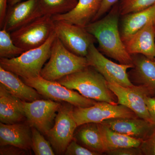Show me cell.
<instances>
[{"label":"cell","mask_w":155,"mask_h":155,"mask_svg":"<svg viewBox=\"0 0 155 155\" xmlns=\"http://www.w3.org/2000/svg\"><path fill=\"white\" fill-rule=\"evenodd\" d=\"M25 50L17 46L14 43L11 35V32L5 28L0 31V58H11L17 57Z\"/></svg>","instance_id":"d4e9b609"},{"label":"cell","mask_w":155,"mask_h":155,"mask_svg":"<svg viewBox=\"0 0 155 155\" xmlns=\"http://www.w3.org/2000/svg\"><path fill=\"white\" fill-rule=\"evenodd\" d=\"M78 0H38L39 7L44 15L65 14L75 7Z\"/></svg>","instance_id":"cb8c5ba5"},{"label":"cell","mask_w":155,"mask_h":155,"mask_svg":"<svg viewBox=\"0 0 155 155\" xmlns=\"http://www.w3.org/2000/svg\"><path fill=\"white\" fill-rule=\"evenodd\" d=\"M154 20H155V4L143 11L124 15L120 31L124 43L147 23Z\"/></svg>","instance_id":"44dd1931"},{"label":"cell","mask_w":155,"mask_h":155,"mask_svg":"<svg viewBox=\"0 0 155 155\" xmlns=\"http://www.w3.org/2000/svg\"><path fill=\"white\" fill-rule=\"evenodd\" d=\"M89 66L86 57L71 52L56 36L49 59L41 69L40 76L46 80L57 81Z\"/></svg>","instance_id":"277c9868"},{"label":"cell","mask_w":155,"mask_h":155,"mask_svg":"<svg viewBox=\"0 0 155 155\" xmlns=\"http://www.w3.org/2000/svg\"><path fill=\"white\" fill-rule=\"evenodd\" d=\"M105 153L109 155H143L139 147L121 148L108 151Z\"/></svg>","instance_id":"f546056e"},{"label":"cell","mask_w":155,"mask_h":155,"mask_svg":"<svg viewBox=\"0 0 155 155\" xmlns=\"http://www.w3.org/2000/svg\"><path fill=\"white\" fill-rule=\"evenodd\" d=\"M31 149L36 155H53L55 153L48 140L36 128L31 127Z\"/></svg>","instance_id":"484cf974"},{"label":"cell","mask_w":155,"mask_h":155,"mask_svg":"<svg viewBox=\"0 0 155 155\" xmlns=\"http://www.w3.org/2000/svg\"><path fill=\"white\" fill-rule=\"evenodd\" d=\"M0 82L11 94L24 101L41 99V95L32 87L26 84L13 72L0 67Z\"/></svg>","instance_id":"ffe728a7"},{"label":"cell","mask_w":155,"mask_h":155,"mask_svg":"<svg viewBox=\"0 0 155 155\" xmlns=\"http://www.w3.org/2000/svg\"><path fill=\"white\" fill-rule=\"evenodd\" d=\"M80 126L75 138L80 144L100 155L104 153L102 140L97 124L86 123Z\"/></svg>","instance_id":"603a6c76"},{"label":"cell","mask_w":155,"mask_h":155,"mask_svg":"<svg viewBox=\"0 0 155 155\" xmlns=\"http://www.w3.org/2000/svg\"><path fill=\"white\" fill-rule=\"evenodd\" d=\"M119 8H114L105 17L91 22L85 28L98 43L101 52L119 64H133L119 31Z\"/></svg>","instance_id":"6da1fadb"},{"label":"cell","mask_w":155,"mask_h":155,"mask_svg":"<svg viewBox=\"0 0 155 155\" xmlns=\"http://www.w3.org/2000/svg\"><path fill=\"white\" fill-rule=\"evenodd\" d=\"M131 55L141 54L155 59V20L151 21L124 42Z\"/></svg>","instance_id":"2e32d148"},{"label":"cell","mask_w":155,"mask_h":155,"mask_svg":"<svg viewBox=\"0 0 155 155\" xmlns=\"http://www.w3.org/2000/svg\"><path fill=\"white\" fill-rule=\"evenodd\" d=\"M25 0H9L8 5L12 6L17 3L22 2Z\"/></svg>","instance_id":"e575fe53"},{"label":"cell","mask_w":155,"mask_h":155,"mask_svg":"<svg viewBox=\"0 0 155 155\" xmlns=\"http://www.w3.org/2000/svg\"><path fill=\"white\" fill-rule=\"evenodd\" d=\"M25 150L14 146L7 145L1 146L0 155H20L26 154Z\"/></svg>","instance_id":"4dcf8cb0"},{"label":"cell","mask_w":155,"mask_h":155,"mask_svg":"<svg viewBox=\"0 0 155 155\" xmlns=\"http://www.w3.org/2000/svg\"><path fill=\"white\" fill-rule=\"evenodd\" d=\"M31 127L21 123H0V146L10 145L28 151L31 149Z\"/></svg>","instance_id":"ac0fdd59"},{"label":"cell","mask_w":155,"mask_h":155,"mask_svg":"<svg viewBox=\"0 0 155 155\" xmlns=\"http://www.w3.org/2000/svg\"><path fill=\"white\" fill-rule=\"evenodd\" d=\"M155 4V0H122L119 8L121 15L144 10Z\"/></svg>","instance_id":"4316f807"},{"label":"cell","mask_w":155,"mask_h":155,"mask_svg":"<svg viewBox=\"0 0 155 155\" xmlns=\"http://www.w3.org/2000/svg\"><path fill=\"white\" fill-rule=\"evenodd\" d=\"M104 146V153L111 150L128 147H139L142 141L112 130L102 123H97Z\"/></svg>","instance_id":"7402d4cb"},{"label":"cell","mask_w":155,"mask_h":155,"mask_svg":"<svg viewBox=\"0 0 155 155\" xmlns=\"http://www.w3.org/2000/svg\"><path fill=\"white\" fill-rule=\"evenodd\" d=\"M101 123L114 131L142 141L151 134L155 127L151 122L139 117L114 118Z\"/></svg>","instance_id":"5bb4252c"},{"label":"cell","mask_w":155,"mask_h":155,"mask_svg":"<svg viewBox=\"0 0 155 155\" xmlns=\"http://www.w3.org/2000/svg\"><path fill=\"white\" fill-rule=\"evenodd\" d=\"M107 85L116 96L118 104L130 109L139 118L151 122L144 100L145 97L149 96L143 87L134 84L124 87L108 81Z\"/></svg>","instance_id":"7c38bea8"},{"label":"cell","mask_w":155,"mask_h":155,"mask_svg":"<svg viewBox=\"0 0 155 155\" xmlns=\"http://www.w3.org/2000/svg\"><path fill=\"white\" fill-rule=\"evenodd\" d=\"M74 106L67 102L61 104L52 128L46 134L58 154H64L69 143L74 138L78 127L73 115Z\"/></svg>","instance_id":"52a82bcc"},{"label":"cell","mask_w":155,"mask_h":155,"mask_svg":"<svg viewBox=\"0 0 155 155\" xmlns=\"http://www.w3.org/2000/svg\"><path fill=\"white\" fill-rule=\"evenodd\" d=\"M67 88L76 91L84 97L97 101L117 104V98L108 87L107 81L90 66L57 81Z\"/></svg>","instance_id":"7a4b0ae2"},{"label":"cell","mask_w":155,"mask_h":155,"mask_svg":"<svg viewBox=\"0 0 155 155\" xmlns=\"http://www.w3.org/2000/svg\"><path fill=\"white\" fill-rule=\"evenodd\" d=\"M144 100L151 122L155 125V98L146 96L145 97Z\"/></svg>","instance_id":"d6a6232c"},{"label":"cell","mask_w":155,"mask_h":155,"mask_svg":"<svg viewBox=\"0 0 155 155\" xmlns=\"http://www.w3.org/2000/svg\"><path fill=\"white\" fill-rule=\"evenodd\" d=\"M102 2V0H78L71 11L52 17L54 21L62 20L85 27L92 22L101 8Z\"/></svg>","instance_id":"e0dca14e"},{"label":"cell","mask_w":155,"mask_h":155,"mask_svg":"<svg viewBox=\"0 0 155 155\" xmlns=\"http://www.w3.org/2000/svg\"><path fill=\"white\" fill-rule=\"evenodd\" d=\"M133 67L128 72L134 85L147 90L149 97L155 98V61L141 54L132 55Z\"/></svg>","instance_id":"9a60e30c"},{"label":"cell","mask_w":155,"mask_h":155,"mask_svg":"<svg viewBox=\"0 0 155 155\" xmlns=\"http://www.w3.org/2000/svg\"><path fill=\"white\" fill-rule=\"evenodd\" d=\"M56 36L54 31L41 46L25 51L15 58H1L0 67L22 78H35L40 76L41 69L49 59Z\"/></svg>","instance_id":"3957f363"},{"label":"cell","mask_w":155,"mask_h":155,"mask_svg":"<svg viewBox=\"0 0 155 155\" xmlns=\"http://www.w3.org/2000/svg\"><path fill=\"white\" fill-rule=\"evenodd\" d=\"M43 15L38 0L22 1L8 6L2 28L11 32Z\"/></svg>","instance_id":"4fadbf2b"},{"label":"cell","mask_w":155,"mask_h":155,"mask_svg":"<svg viewBox=\"0 0 155 155\" xmlns=\"http://www.w3.org/2000/svg\"><path fill=\"white\" fill-rule=\"evenodd\" d=\"M54 21V31L57 37L67 49L81 57H86L90 47L96 40L85 27L66 21Z\"/></svg>","instance_id":"30bf717a"},{"label":"cell","mask_w":155,"mask_h":155,"mask_svg":"<svg viewBox=\"0 0 155 155\" xmlns=\"http://www.w3.org/2000/svg\"><path fill=\"white\" fill-rule=\"evenodd\" d=\"M9 0H0V27L2 28L8 6Z\"/></svg>","instance_id":"836d02e7"},{"label":"cell","mask_w":155,"mask_h":155,"mask_svg":"<svg viewBox=\"0 0 155 155\" xmlns=\"http://www.w3.org/2000/svg\"><path fill=\"white\" fill-rule=\"evenodd\" d=\"M143 155H155V127L152 133L139 147Z\"/></svg>","instance_id":"f1b7e54d"},{"label":"cell","mask_w":155,"mask_h":155,"mask_svg":"<svg viewBox=\"0 0 155 155\" xmlns=\"http://www.w3.org/2000/svg\"><path fill=\"white\" fill-rule=\"evenodd\" d=\"M22 78L26 84L48 99L68 103L78 107H91L97 102L84 97L78 92L67 88L57 81L46 80L41 76L35 78Z\"/></svg>","instance_id":"8992f818"},{"label":"cell","mask_w":155,"mask_h":155,"mask_svg":"<svg viewBox=\"0 0 155 155\" xmlns=\"http://www.w3.org/2000/svg\"><path fill=\"white\" fill-rule=\"evenodd\" d=\"M25 119L22 101L0 84V122L13 124L21 123Z\"/></svg>","instance_id":"d6986e66"},{"label":"cell","mask_w":155,"mask_h":155,"mask_svg":"<svg viewBox=\"0 0 155 155\" xmlns=\"http://www.w3.org/2000/svg\"><path fill=\"white\" fill-rule=\"evenodd\" d=\"M26 120L31 127L46 135L53 127L61 104L53 100L39 99L31 102L22 101Z\"/></svg>","instance_id":"8fae6325"},{"label":"cell","mask_w":155,"mask_h":155,"mask_svg":"<svg viewBox=\"0 0 155 155\" xmlns=\"http://www.w3.org/2000/svg\"></svg>","instance_id":"d590c367"},{"label":"cell","mask_w":155,"mask_h":155,"mask_svg":"<svg viewBox=\"0 0 155 155\" xmlns=\"http://www.w3.org/2000/svg\"><path fill=\"white\" fill-rule=\"evenodd\" d=\"M119 1V0H102L101 8L95 17L94 18L92 22L100 19L102 16L106 14Z\"/></svg>","instance_id":"1f68e13d"},{"label":"cell","mask_w":155,"mask_h":155,"mask_svg":"<svg viewBox=\"0 0 155 155\" xmlns=\"http://www.w3.org/2000/svg\"><path fill=\"white\" fill-rule=\"evenodd\" d=\"M66 155H100L78 143L75 138L73 139L67 146L64 153Z\"/></svg>","instance_id":"83f0119b"},{"label":"cell","mask_w":155,"mask_h":155,"mask_svg":"<svg viewBox=\"0 0 155 155\" xmlns=\"http://www.w3.org/2000/svg\"><path fill=\"white\" fill-rule=\"evenodd\" d=\"M73 115L78 127L86 123H101L114 118L138 117L125 106L104 101H97L87 107H74Z\"/></svg>","instance_id":"ba28073f"},{"label":"cell","mask_w":155,"mask_h":155,"mask_svg":"<svg viewBox=\"0 0 155 155\" xmlns=\"http://www.w3.org/2000/svg\"><path fill=\"white\" fill-rule=\"evenodd\" d=\"M52 16L43 15L11 32L15 44L25 51L41 46L54 31Z\"/></svg>","instance_id":"5b68a950"},{"label":"cell","mask_w":155,"mask_h":155,"mask_svg":"<svg viewBox=\"0 0 155 155\" xmlns=\"http://www.w3.org/2000/svg\"><path fill=\"white\" fill-rule=\"evenodd\" d=\"M86 58L89 66L94 68L104 76L107 81L121 86H133L127 72L133 64H117L106 58L92 44Z\"/></svg>","instance_id":"9c48e42d"}]
</instances>
